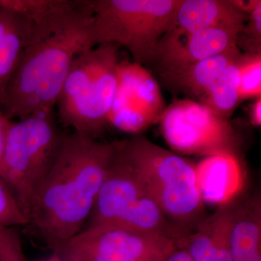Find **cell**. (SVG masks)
<instances>
[{"mask_svg":"<svg viewBox=\"0 0 261 261\" xmlns=\"http://www.w3.org/2000/svg\"><path fill=\"white\" fill-rule=\"evenodd\" d=\"M31 18L25 47L0 102L11 121L54 110L73 61L95 47L89 1L53 0Z\"/></svg>","mask_w":261,"mask_h":261,"instance_id":"6da1fadb","label":"cell"},{"mask_svg":"<svg viewBox=\"0 0 261 261\" xmlns=\"http://www.w3.org/2000/svg\"><path fill=\"white\" fill-rule=\"evenodd\" d=\"M115 150V142H99L76 132L63 135L29 212V224L53 253L61 255L87 224Z\"/></svg>","mask_w":261,"mask_h":261,"instance_id":"7a4b0ae2","label":"cell"},{"mask_svg":"<svg viewBox=\"0 0 261 261\" xmlns=\"http://www.w3.org/2000/svg\"><path fill=\"white\" fill-rule=\"evenodd\" d=\"M118 144L149 197L171 221L190 233L207 217L196 185L195 164L145 137Z\"/></svg>","mask_w":261,"mask_h":261,"instance_id":"3957f363","label":"cell"},{"mask_svg":"<svg viewBox=\"0 0 261 261\" xmlns=\"http://www.w3.org/2000/svg\"><path fill=\"white\" fill-rule=\"evenodd\" d=\"M118 47L102 44L73 61L56 107L60 121L96 139L108 125L118 82Z\"/></svg>","mask_w":261,"mask_h":261,"instance_id":"277c9868","label":"cell"},{"mask_svg":"<svg viewBox=\"0 0 261 261\" xmlns=\"http://www.w3.org/2000/svg\"><path fill=\"white\" fill-rule=\"evenodd\" d=\"M181 0H92L94 46L113 44L130 51L134 62L156 61L159 43Z\"/></svg>","mask_w":261,"mask_h":261,"instance_id":"5b68a950","label":"cell"},{"mask_svg":"<svg viewBox=\"0 0 261 261\" xmlns=\"http://www.w3.org/2000/svg\"><path fill=\"white\" fill-rule=\"evenodd\" d=\"M63 136L57 128L54 110L13 121L8 129L0 178L28 219L33 200L56 161Z\"/></svg>","mask_w":261,"mask_h":261,"instance_id":"8992f818","label":"cell"},{"mask_svg":"<svg viewBox=\"0 0 261 261\" xmlns=\"http://www.w3.org/2000/svg\"><path fill=\"white\" fill-rule=\"evenodd\" d=\"M160 123L165 140L176 152L202 157L239 155L240 141L232 126L202 103L176 101L166 108Z\"/></svg>","mask_w":261,"mask_h":261,"instance_id":"52a82bcc","label":"cell"},{"mask_svg":"<svg viewBox=\"0 0 261 261\" xmlns=\"http://www.w3.org/2000/svg\"><path fill=\"white\" fill-rule=\"evenodd\" d=\"M177 242L116 226L84 228L61 256L69 261H164Z\"/></svg>","mask_w":261,"mask_h":261,"instance_id":"ba28073f","label":"cell"},{"mask_svg":"<svg viewBox=\"0 0 261 261\" xmlns=\"http://www.w3.org/2000/svg\"><path fill=\"white\" fill-rule=\"evenodd\" d=\"M166 109L159 84L142 65L120 61L116 94L108 124L138 134L160 121Z\"/></svg>","mask_w":261,"mask_h":261,"instance_id":"9c48e42d","label":"cell"},{"mask_svg":"<svg viewBox=\"0 0 261 261\" xmlns=\"http://www.w3.org/2000/svg\"><path fill=\"white\" fill-rule=\"evenodd\" d=\"M115 145L114 156L93 211L84 228L111 226L134 202L148 195L135 170L122 152L118 141L115 142Z\"/></svg>","mask_w":261,"mask_h":261,"instance_id":"30bf717a","label":"cell"},{"mask_svg":"<svg viewBox=\"0 0 261 261\" xmlns=\"http://www.w3.org/2000/svg\"><path fill=\"white\" fill-rule=\"evenodd\" d=\"M240 27L207 29L167 43H159L156 61L162 73H172L237 46Z\"/></svg>","mask_w":261,"mask_h":261,"instance_id":"8fae6325","label":"cell"},{"mask_svg":"<svg viewBox=\"0 0 261 261\" xmlns=\"http://www.w3.org/2000/svg\"><path fill=\"white\" fill-rule=\"evenodd\" d=\"M196 185L204 205H227L238 200L245 185L240 156L220 153L206 156L195 164Z\"/></svg>","mask_w":261,"mask_h":261,"instance_id":"7c38bea8","label":"cell"},{"mask_svg":"<svg viewBox=\"0 0 261 261\" xmlns=\"http://www.w3.org/2000/svg\"><path fill=\"white\" fill-rule=\"evenodd\" d=\"M247 14L232 1L181 0L172 23L160 43L178 40L197 32L219 27L243 28Z\"/></svg>","mask_w":261,"mask_h":261,"instance_id":"4fadbf2b","label":"cell"},{"mask_svg":"<svg viewBox=\"0 0 261 261\" xmlns=\"http://www.w3.org/2000/svg\"><path fill=\"white\" fill-rule=\"evenodd\" d=\"M233 208L222 206L206 217L187 236L177 241L193 261H231L229 239Z\"/></svg>","mask_w":261,"mask_h":261,"instance_id":"5bb4252c","label":"cell"},{"mask_svg":"<svg viewBox=\"0 0 261 261\" xmlns=\"http://www.w3.org/2000/svg\"><path fill=\"white\" fill-rule=\"evenodd\" d=\"M231 261H261V205L258 196L238 202L229 239Z\"/></svg>","mask_w":261,"mask_h":261,"instance_id":"9a60e30c","label":"cell"},{"mask_svg":"<svg viewBox=\"0 0 261 261\" xmlns=\"http://www.w3.org/2000/svg\"><path fill=\"white\" fill-rule=\"evenodd\" d=\"M238 47L211 57L185 69L172 73H162L165 83L176 90L200 100L201 97L219 80L224 70L241 57Z\"/></svg>","mask_w":261,"mask_h":261,"instance_id":"2e32d148","label":"cell"},{"mask_svg":"<svg viewBox=\"0 0 261 261\" xmlns=\"http://www.w3.org/2000/svg\"><path fill=\"white\" fill-rule=\"evenodd\" d=\"M111 226L135 232L164 237L176 242L190 233L168 219L149 195L134 202Z\"/></svg>","mask_w":261,"mask_h":261,"instance_id":"e0dca14e","label":"cell"},{"mask_svg":"<svg viewBox=\"0 0 261 261\" xmlns=\"http://www.w3.org/2000/svg\"><path fill=\"white\" fill-rule=\"evenodd\" d=\"M240 58L241 57L224 70L219 80L199 100V102L225 119L228 120L240 102L239 98Z\"/></svg>","mask_w":261,"mask_h":261,"instance_id":"ac0fdd59","label":"cell"},{"mask_svg":"<svg viewBox=\"0 0 261 261\" xmlns=\"http://www.w3.org/2000/svg\"><path fill=\"white\" fill-rule=\"evenodd\" d=\"M32 24V18L28 17L0 43V102L18 66Z\"/></svg>","mask_w":261,"mask_h":261,"instance_id":"d6986e66","label":"cell"},{"mask_svg":"<svg viewBox=\"0 0 261 261\" xmlns=\"http://www.w3.org/2000/svg\"><path fill=\"white\" fill-rule=\"evenodd\" d=\"M261 53L242 55L240 61V102L261 97Z\"/></svg>","mask_w":261,"mask_h":261,"instance_id":"ffe728a7","label":"cell"},{"mask_svg":"<svg viewBox=\"0 0 261 261\" xmlns=\"http://www.w3.org/2000/svg\"><path fill=\"white\" fill-rule=\"evenodd\" d=\"M237 46L246 54L261 53V1L247 13V18L237 39Z\"/></svg>","mask_w":261,"mask_h":261,"instance_id":"44dd1931","label":"cell"},{"mask_svg":"<svg viewBox=\"0 0 261 261\" xmlns=\"http://www.w3.org/2000/svg\"><path fill=\"white\" fill-rule=\"evenodd\" d=\"M29 220L8 185L0 178V227L27 226Z\"/></svg>","mask_w":261,"mask_h":261,"instance_id":"7402d4cb","label":"cell"},{"mask_svg":"<svg viewBox=\"0 0 261 261\" xmlns=\"http://www.w3.org/2000/svg\"><path fill=\"white\" fill-rule=\"evenodd\" d=\"M15 227H0V261H27Z\"/></svg>","mask_w":261,"mask_h":261,"instance_id":"603a6c76","label":"cell"},{"mask_svg":"<svg viewBox=\"0 0 261 261\" xmlns=\"http://www.w3.org/2000/svg\"><path fill=\"white\" fill-rule=\"evenodd\" d=\"M28 17L13 10L0 8V43L10 32L20 27Z\"/></svg>","mask_w":261,"mask_h":261,"instance_id":"cb8c5ba5","label":"cell"},{"mask_svg":"<svg viewBox=\"0 0 261 261\" xmlns=\"http://www.w3.org/2000/svg\"><path fill=\"white\" fill-rule=\"evenodd\" d=\"M12 122L13 121L5 116L4 113L0 112V163H1L2 158H3V151H4L7 134H8Z\"/></svg>","mask_w":261,"mask_h":261,"instance_id":"d4e9b609","label":"cell"},{"mask_svg":"<svg viewBox=\"0 0 261 261\" xmlns=\"http://www.w3.org/2000/svg\"><path fill=\"white\" fill-rule=\"evenodd\" d=\"M164 261H193L191 255L185 247L178 246L173 250Z\"/></svg>","mask_w":261,"mask_h":261,"instance_id":"484cf974","label":"cell"},{"mask_svg":"<svg viewBox=\"0 0 261 261\" xmlns=\"http://www.w3.org/2000/svg\"><path fill=\"white\" fill-rule=\"evenodd\" d=\"M250 122L253 126H261V97L257 98L250 110Z\"/></svg>","mask_w":261,"mask_h":261,"instance_id":"4316f807","label":"cell"},{"mask_svg":"<svg viewBox=\"0 0 261 261\" xmlns=\"http://www.w3.org/2000/svg\"><path fill=\"white\" fill-rule=\"evenodd\" d=\"M36 261H69L65 259V257L58 255V254L53 253L51 257L48 258L43 259V260H36Z\"/></svg>","mask_w":261,"mask_h":261,"instance_id":"83f0119b","label":"cell"}]
</instances>
